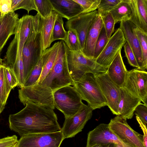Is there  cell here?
<instances>
[{
	"label": "cell",
	"mask_w": 147,
	"mask_h": 147,
	"mask_svg": "<svg viewBox=\"0 0 147 147\" xmlns=\"http://www.w3.org/2000/svg\"><path fill=\"white\" fill-rule=\"evenodd\" d=\"M103 25L108 38L109 39L114 32L115 24L114 20L110 13L101 17Z\"/></svg>",
	"instance_id": "obj_36"
},
{
	"label": "cell",
	"mask_w": 147,
	"mask_h": 147,
	"mask_svg": "<svg viewBox=\"0 0 147 147\" xmlns=\"http://www.w3.org/2000/svg\"><path fill=\"white\" fill-rule=\"evenodd\" d=\"M92 111L88 105L84 104L76 113L65 118L61 130L64 139L73 137L81 131L91 118Z\"/></svg>",
	"instance_id": "obj_10"
},
{
	"label": "cell",
	"mask_w": 147,
	"mask_h": 147,
	"mask_svg": "<svg viewBox=\"0 0 147 147\" xmlns=\"http://www.w3.org/2000/svg\"><path fill=\"white\" fill-rule=\"evenodd\" d=\"M19 19L18 14L13 11L0 19V53L10 36L15 34Z\"/></svg>",
	"instance_id": "obj_20"
},
{
	"label": "cell",
	"mask_w": 147,
	"mask_h": 147,
	"mask_svg": "<svg viewBox=\"0 0 147 147\" xmlns=\"http://www.w3.org/2000/svg\"><path fill=\"white\" fill-rule=\"evenodd\" d=\"M141 102L139 98L132 95L125 88H120L118 116L126 119H131L136 108L142 103Z\"/></svg>",
	"instance_id": "obj_19"
},
{
	"label": "cell",
	"mask_w": 147,
	"mask_h": 147,
	"mask_svg": "<svg viewBox=\"0 0 147 147\" xmlns=\"http://www.w3.org/2000/svg\"><path fill=\"white\" fill-rule=\"evenodd\" d=\"M126 41L121 30L118 28L111 37L102 51L95 59L99 65L107 69Z\"/></svg>",
	"instance_id": "obj_12"
},
{
	"label": "cell",
	"mask_w": 147,
	"mask_h": 147,
	"mask_svg": "<svg viewBox=\"0 0 147 147\" xmlns=\"http://www.w3.org/2000/svg\"><path fill=\"white\" fill-rule=\"evenodd\" d=\"M136 31L139 40L142 53V65L140 70L145 71L147 68V34L137 27Z\"/></svg>",
	"instance_id": "obj_29"
},
{
	"label": "cell",
	"mask_w": 147,
	"mask_h": 147,
	"mask_svg": "<svg viewBox=\"0 0 147 147\" xmlns=\"http://www.w3.org/2000/svg\"><path fill=\"white\" fill-rule=\"evenodd\" d=\"M67 60L69 74L74 83L86 74L95 75L107 71V69L98 64L95 59L86 57L81 51H73L67 48Z\"/></svg>",
	"instance_id": "obj_4"
},
{
	"label": "cell",
	"mask_w": 147,
	"mask_h": 147,
	"mask_svg": "<svg viewBox=\"0 0 147 147\" xmlns=\"http://www.w3.org/2000/svg\"><path fill=\"white\" fill-rule=\"evenodd\" d=\"M25 107L9 117L10 129L21 137L34 134L59 131L61 128L53 109L31 101Z\"/></svg>",
	"instance_id": "obj_1"
},
{
	"label": "cell",
	"mask_w": 147,
	"mask_h": 147,
	"mask_svg": "<svg viewBox=\"0 0 147 147\" xmlns=\"http://www.w3.org/2000/svg\"><path fill=\"white\" fill-rule=\"evenodd\" d=\"M34 24V16L26 15L19 19L16 30L14 38L17 45V56H22L24 45Z\"/></svg>",
	"instance_id": "obj_18"
},
{
	"label": "cell",
	"mask_w": 147,
	"mask_h": 147,
	"mask_svg": "<svg viewBox=\"0 0 147 147\" xmlns=\"http://www.w3.org/2000/svg\"><path fill=\"white\" fill-rule=\"evenodd\" d=\"M12 11L20 9L26 10L28 13L30 11L34 10L37 11L34 0H11Z\"/></svg>",
	"instance_id": "obj_33"
},
{
	"label": "cell",
	"mask_w": 147,
	"mask_h": 147,
	"mask_svg": "<svg viewBox=\"0 0 147 147\" xmlns=\"http://www.w3.org/2000/svg\"><path fill=\"white\" fill-rule=\"evenodd\" d=\"M94 75L106 100L107 106L113 114L118 115V106L120 99V88L111 80L106 72Z\"/></svg>",
	"instance_id": "obj_9"
},
{
	"label": "cell",
	"mask_w": 147,
	"mask_h": 147,
	"mask_svg": "<svg viewBox=\"0 0 147 147\" xmlns=\"http://www.w3.org/2000/svg\"><path fill=\"white\" fill-rule=\"evenodd\" d=\"M86 147H87L86 146ZM90 147H115L114 144H109L106 145H96Z\"/></svg>",
	"instance_id": "obj_44"
},
{
	"label": "cell",
	"mask_w": 147,
	"mask_h": 147,
	"mask_svg": "<svg viewBox=\"0 0 147 147\" xmlns=\"http://www.w3.org/2000/svg\"><path fill=\"white\" fill-rule=\"evenodd\" d=\"M108 124L110 129L122 142L134 147H145L143 135L133 129L126 119L117 115Z\"/></svg>",
	"instance_id": "obj_7"
},
{
	"label": "cell",
	"mask_w": 147,
	"mask_h": 147,
	"mask_svg": "<svg viewBox=\"0 0 147 147\" xmlns=\"http://www.w3.org/2000/svg\"><path fill=\"white\" fill-rule=\"evenodd\" d=\"M64 140L61 131L29 134L21 137L16 147H59Z\"/></svg>",
	"instance_id": "obj_8"
},
{
	"label": "cell",
	"mask_w": 147,
	"mask_h": 147,
	"mask_svg": "<svg viewBox=\"0 0 147 147\" xmlns=\"http://www.w3.org/2000/svg\"><path fill=\"white\" fill-rule=\"evenodd\" d=\"M34 2L40 18H47L53 10L49 0H34Z\"/></svg>",
	"instance_id": "obj_30"
},
{
	"label": "cell",
	"mask_w": 147,
	"mask_h": 147,
	"mask_svg": "<svg viewBox=\"0 0 147 147\" xmlns=\"http://www.w3.org/2000/svg\"><path fill=\"white\" fill-rule=\"evenodd\" d=\"M67 32V37L65 42L68 49L73 51H81L80 42L76 32L71 29Z\"/></svg>",
	"instance_id": "obj_31"
},
{
	"label": "cell",
	"mask_w": 147,
	"mask_h": 147,
	"mask_svg": "<svg viewBox=\"0 0 147 147\" xmlns=\"http://www.w3.org/2000/svg\"><path fill=\"white\" fill-rule=\"evenodd\" d=\"M3 64V59L1 58L0 53V66Z\"/></svg>",
	"instance_id": "obj_46"
},
{
	"label": "cell",
	"mask_w": 147,
	"mask_h": 147,
	"mask_svg": "<svg viewBox=\"0 0 147 147\" xmlns=\"http://www.w3.org/2000/svg\"><path fill=\"white\" fill-rule=\"evenodd\" d=\"M134 113L136 116L138 117L143 123L147 126V106L142 103L136 107Z\"/></svg>",
	"instance_id": "obj_40"
},
{
	"label": "cell",
	"mask_w": 147,
	"mask_h": 147,
	"mask_svg": "<svg viewBox=\"0 0 147 147\" xmlns=\"http://www.w3.org/2000/svg\"><path fill=\"white\" fill-rule=\"evenodd\" d=\"M121 0H100L98 7V13L101 17L106 14Z\"/></svg>",
	"instance_id": "obj_35"
},
{
	"label": "cell",
	"mask_w": 147,
	"mask_h": 147,
	"mask_svg": "<svg viewBox=\"0 0 147 147\" xmlns=\"http://www.w3.org/2000/svg\"><path fill=\"white\" fill-rule=\"evenodd\" d=\"M112 143L119 144L124 147H134L119 139L110 129L108 124L101 123L88 133L87 147Z\"/></svg>",
	"instance_id": "obj_13"
},
{
	"label": "cell",
	"mask_w": 147,
	"mask_h": 147,
	"mask_svg": "<svg viewBox=\"0 0 147 147\" xmlns=\"http://www.w3.org/2000/svg\"><path fill=\"white\" fill-rule=\"evenodd\" d=\"M131 14L129 20L139 29L147 34V0H126Z\"/></svg>",
	"instance_id": "obj_17"
},
{
	"label": "cell",
	"mask_w": 147,
	"mask_h": 147,
	"mask_svg": "<svg viewBox=\"0 0 147 147\" xmlns=\"http://www.w3.org/2000/svg\"><path fill=\"white\" fill-rule=\"evenodd\" d=\"M55 107L62 112L65 118L76 113L84 104L74 86H67L53 92Z\"/></svg>",
	"instance_id": "obj_6"
},
{
	"label": "cell",
	"mask_w": 147,
	"mask_h": 147,
	"mask_svg": "<svg viewBox=\"0 0 147 147\" xmlns=\"http://www.w3.org/2000/svg\"><path fill=\"white\" fill-rule=\"evenodd\" d=\"M5 105H3L1 104L0 100V114L5 108Z\"/></svg>",
	"instance_id": "obj_45"
},
{
	"label": "cell",
	"mask_w": 147,
	"mask_h": 147,
	"mask_svg": "<svg viewBox=\"0 0 147 147\" xmlns=\"http://www.w3.org/2000/svg\"><path fill=\"white\" fill-rule=\"evenodd\" d=\"M74 86L82 100L86 101L93 110L107 105L93 74H86L75 83Z\"/></svg>",
	"instance_id": "obj_5"
},
{
	"label": "cell",
	"mask_w": 147,
	"mask_h": 147,
	"mask_svg": "<svg viewBox=\"0 0 147 147\" xmlns=\"http://www.w3.org/2000/svg\"><path fill=\"white\" fill-rule=\"evenodd\" d=\"M147 106V72L134 69L128 71L123 87Z\"/></svg>",
	"instance_id": "obj_11"
},
{
	"label": "cell",
	"mask_w": 147,
	"mask_h": 147,
	"mask_svg": "<svg viewBox=\"0 0 147 147\" xmlns=\"http://www.w3.org/2000/svg\"><path fill=\"white\" fill-rule=\"evenodd\" d=\"M115 147H124L123 146L117 144H115Z\"/></svg>",
	"instance_id": "obj_47"
},
{
	"label": "cell",
	"mask_w": 147,
	"mask_h": 147,
	"mask_svg": "<svg viewBox=\"0 0 147 147\" xmlns=\"http://www.w3.org/2000/svg\"><path fill=\"white\" fill-rule=\"evenodd\" d=\"M41 59L32 71L30 75L24 83V86H29L34 85L39 79L42 71Z\"/></svg>",
	"instance_id": "obj_34"
},
{
	"label": "cell",
	"mask_w": 147,
	"mask_h": 147,
	"mask_svg": "<svg viewBox=\"0 0 147 147\" xmlns=\"http://www.w3.org/2000/svg\"><path fill=\"white\" fill-rule=\"evenodd\" d=\"M137 26L130 20L120 22L119 28L122 31L126 42L133 52L140 70L142 65V53L139 41L137 35L136 28Z\"/></svg>",
	"instance_id": "obj_16"
},
{
	"label": "cell",
	"mask_w": 147,
	"mask_h": 147,
	"mask_svg": "<svg viewBox=\"0 0 147 147\" xmlns=\"http://www.w3.org/2000/svg\"><path fill=\"white\" fill-rule=\"evenodd\" d=\"M136 120L140 125V126L143 133V141L145 147H147V126L144 125L139 118L136 116Z\"/></svg>",
	"instance_id": "obj_43"
},
{
	"label": "cell",
	"mask_w": 147,
	"mask_h": 147,
	"mask_svg": "<svg viewBox=\"0 0 147 147\" xmlns=\"http://www.w3.org/2000/svg\"><path fill=\"white\" fill-rule=\"evenodd\" d=\"M125 56L129 64L138 69L139 67L135 55L128 43L126 42L123 46Z\"/></svg>",
	"instance_id": "obj_39"
},
{
	"label": "cell",
	"mask_w": 147,
	"mask_h": 147,
	"mask_svg": "<svg viewBox=\"0 0 147 147\" xmlns=\"http://www.w3.org/2000/svg\"><path fill=\"white\" fill-rule=\"evenodd\" d=\"M121 51H119L106 72L111 80L120 88L123 87L128 71L122 59Z\"/></svg>",
	"instance_id": "obj_23"
},
{
	"label": "cell",
	"mask_w": 147,
	"mask_h": 147,
	"mask_svg": "<svg viewBox=\"0 0 147 147\" xmlns=\"http://www.w3.org/2000/svg\"><path fill=\"white\" fill-rule=\"evenodd\" d=\"M12 89L6 80L5 65L3 64L0 66V100L2 105H5Z\"/></svg>",
	"instance_id": "obj_27"
},
{
	"label": "cell",
	"mask_w": 147,
	"mask_h": 147,
	"mask_svg": "<svg viewBox=\"0 0 147 147\" xmlns=\"http://www.w3.org/2000/svg\"><path fill=\"white\" fill-rule=\"evenodd\" d=\"M68 32L63 27L62 17L58 14L56 18L53 28L52 42L57 40H61L65 41L66 39Z\"/></svg>",
	"instance_id": "obj_28"
},
{
	"label": "cell",
	"mask_w": 147,
	"mask_h": 147,
	"mask_svg": "<svg viewBox=\"0 0 147 147\" xmlns=\"http://www.w3.org/2000/svg\"><path fill=\"white\" fill-rule=\"evenodd\" d=\"M34 17V26L24 45L22 52L24 82L41 59L43 52L39 32L40 16L37 13Z\"/></svg>",
	"instance_id": "obj_3"
},
{
	"label": "cell",
	"mask_w": 147,
	"mask_h": 147,
	"mask_svg": "<svg viewBox=\"0 0 147 147\" xmlns=\"http://www.w3.org/2000/svg\"><path fill=\"white\" fill-rule=\"evenodd\" d=\"M109 40L103 25L95 44L93 59L95 60L100 55Z\"/></svg>",
	"instance_id": "obj_32"
},
{
	"label": "cell",
	"mask_w": 147,
	"mask_h": 147,
	"mask_svg": "<svg viewBox=\"0 0 147 147\" xmlns=\"http://www.w3.org/2000/svg\"><path fill=\"white\" fill-rule=\"evenodd\" d=\"M18 142L16 135L0 139V147H16Z\"/></svg>",
	"instance_id": "obj_41"
},
{
	"label": "cell",
	"mask_w": 147,
	"mask_h": 147,
	"mask_svg": "<svg viewBox=\"0 0 147 147\" xmlns=\"http://www.w3.org/2000/svg\"><path fill=\"white\" fill-rule=\"evenodd\" d=\"M67 49L65 42L63 40L60 41L52 68L41 84L35 85L43 88L44 90H51L53 92L64 86H74L75 83L71 78L68 68Z\"/></svg>",
	"instance_id": "obj_2"
},
{
	"label": "cell",
	"mask_w": 147,
	"mask_h": 147,
	"mask_svg": "<svg viewBox=\"0 0 147 147\" xmlns=\"http://www.w3.org/2000/svg\"><path fill=\"white\" fill-rule=\"evenodd\" d=\"M102 26L101 17L98 14L88 31L84 47L81 50L86 57L93 59L95 44Z\"/></svg>",
	"instance_id": "obj_21"
},
{
	"label": "cell",
	"mask_w": 147,
	"mask_h": 147,
	"mask_svg": "<svg viewBox=\"0 0 147 147\" xmlns=\"http://www.w3.org/2000/svg\"><path fill=\"white\" fill-rule=\"evenodd\" d=\"M11 11V0H0V12L5 15Z\"/></svg>",
	"instance_id": "obj_42"
},
{
	"label": "cell",
	"mask_w": 147,
	"mask_h": 147,
	"mask_svg": "<svg viewBox=\"0 0 147 147\" xmlns=\"http://www.w3.org/2000/svg\"><path fill=\"white\" fill-rule=\"evenodd\" d=\"M58 13L53 10L48 17L40 18L39 21V32L40 34L43 51L50 47L52 42L54 23Z\"/></svg>",
	"instance_id": "obj_24"
},
{
	"label": "cell",
	"mask_w": 147,
	"mask_h": 147,
	"mask_svg": "<svg viewBox=\"0 0 147 147\" xmlns=\"http://www.w3.org/2000/svg\"><path fill=\"white\" fill-rule=\"evenodd\" d=\"M53 10L69 20L81 14L84 10L74 0H49Z\"/></svg>",
	"instance_id": "obj_22"
},
{
	"label": "cell",
	"mask_w": 147,
	"mask_h": 147,
	"mask_svg": "<svg viewBox=\"0 0 147 147\" xmlns=\"http://www.w3.org/2000/svg\"><path fill=\"white\" fill-rule=\"evenodd\" d=\"M3 64L5 65V73L6 80L10 86L13 89L18 85L17 78L12 68Z\"/></svg>",
	"instance_id": "obj_38"
},
{
	"label": "cell",
	"mask_w": 147,
	"mask_h": 147,
	"mask_svg": "<svg viewBox=\"0 0 147 147\" xmlns=\"http://www.w3.org/2000/svg\"><path fill=\"white\" fill-rule=\"evenodd\" d=\"M18 94L20 101L24 105L31 101L47 108L55 109L53 92H41L31 86H23L19 90Z\"/></svg>",
	"instance_id": "obj_15"
},
{
	"label": "cell",
	"mask_w": 147,
	"mask_h": 147,
	"mask_svg": "<svg viewBox=\"0 0 147 147\" xmlns=\"http://www.w3.org/2000/svg\"><path fill=\"white\" fill-rule=\"evenodd\" d=\"M83 9L82 13L90 12L97 9L100 0H74Z\"/></svg>",
	"instance_id": "obj_37"
},
{
	"label": "cell",
	"mask_w": 147,
	"mask_h": 147,
	"mask_svg": "<svg viewBox=\"0 0 147 147\" xmlns=\"http://www.w3.org/2000/svg\"><path fill=\"white\" fill-rule=\"evenodd\" d=\"M98 15L96 10L82 13L67 20L65 23V27L67 30H72L76 32L80 42L82 50L84 47L88 31Z\"/></svg>",
	"instance_id": "obj_14"
},
{
	"label": "cell",
	"mask_w": 147,
	"mask_h": 147,
	"mask_svg": "<svg viewBox=\"0 0 147 147\" xmlns=\"http://www.w3.org/2000/svg\"><path fill=\"white\" fill-rule=\"evenodd\" d=\"M60 43V41L56 42L51 47L43 52L41 58L42 68L41 74L34 84H40L51 69L57 56Z\"/></svg>",
	"instance_id": "obj_25"
},
{
	"label": "cell",
	"mask_w": 147,
	"mask_h": 147,
	"mask_svg": "<svg viewBox=\"0 0 147 147\" xmlns=\"http://www.w3.org/2000/svg\"><path fill=\"white\" fill-rule=\"evenodd\" d=\"M4 15L0 12V19L3 17Z\"/></svg>",
	"instance_id": "obj_48"
},
{
	"label": "cell",
	"mask_w": 147,
	"mask_h": 147,
	"mask_svg": "<svg viewBox=\"0 0 147 147\" xmlns=\"http://www.w3.org/2000/svg\"><path fill=\"white\" fill-rule=\"evenodd\" d=\"M112 16L115 24L119 22L130 20L131 10L126 0H121L109 12Z\"/></svg>",
	"instance_id": "obj_26"
}]
</instances>
